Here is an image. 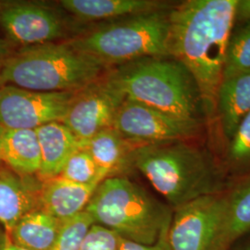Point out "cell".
Returning a JSON list of instances; mask_svg holds the SVG:
<instances>
[{"instance_id": "obj_27", "label": "cell", "mask_w": 250, "mask_h": 250, "mask_svg": "<svg viewBox=\"0 0 250 250\" xmlns=\"http://www.w3.org/2000/svg\"><path fill=\"white\" fill-rule=\"evenodd\" d=\"M234 21L246 23L250 21V0H236Z\"/></svg>"}, {"instance_id": "obj_3", "label": "cell", "mask_w": 250, "mask_h": 250, "mask_svg": "<svg viewBox=\"0 0 250 250\" xmlns=\"http://www.w3.org/2000/svg\"><path fill=\"white\" fill-rule=\"evenodd\" d=\"M125 99L185 120L206 118L197 82L170 57H149L109 69L106 74Z\"/></svg>"}, {"instance_id": "obj_18", "label": "cell", "mask_w": 250, "mask_h": 250, "mask_svg": "<svg viewBox=\"0 0 250 250\" xmlns=\"http://www.w3.org/2000/svg\"><path fill=\"white\" fill-rule=\"evenodd\" d=\"M250 112V72L223 81L217 95L216 118L228 141Z\"/></svg>"}, {"instance_id": "obj_10", "label": "cell", "mask_w": 250, "mask_h": 250, "mask_svg": "<svg viewBox=\"0 0 250 250\" xmlns=\"http://www.w3.org/2000/svg\"><path fill=\"white\" fill-rule=\"evenodd\" d=\"M0 28L9 43L25 46L54 43L68 24L52 7L34 1H0Z\"/></svg>"}, {"instance_id": "obj_2", "label": "cell", "mask_w": 250, "mask_h": 250, "mask_svg": "<svg viewBox=\"0 0 250 250\" xmlns=\"http://www.w3.org/2000/svg\"><path fill=\"white\" fill-rule=\"evenodd\" d=\"M139 170L172 209L224 193V174L213 156L189 141L141 144L132 156Z\"/></svg>"}, {"instance_id": "obj_19", "label": "cell", "mask_w": 250, "mask_h": 250, "mask_svg": "<svg viewBox=\"0 0 250 250\" xmlns=\"http://www.w3.org/2000/svg\"><path fill=\"white\" fill-rule=\"evenodd\" d=\"M227 208L213 250H229L250 231V177L226 192Z\"/></svg>"}, {"instance_id": "obj_21", "label": "cell", "mask_w": 250, "mask_h": 250, "mask_svg": "<svg viewBox=\"0 0 250 250\" xmlns=\"http://www.w3.org/2000/svg\"><path fill=\"white\" fill-rule=\"evenodd\" d=\"M250 72V21L232 32L224 63L223 81Z\"/></svg>"}, {"instance_id": "obj_23", "label": "cell", "mask_w": 250, "mask_h": 250, "mask_svg": "<svg viewBox=\"0 0 250 250\" xmlns=\"http://www.w3.org/2000/svg\"><path fill=\"white\" fill-rule=\"evenodd\" d=\"M94 224L92 216L86 210L64 221L50 250H80L87 232Z\"/></svg>"}, {"instance_id": "obj_26", "label": "cell", "mask_w": 250, "mask_h": 250, "mask_svg": "<svg viewBox=\"0 0 250 250\" xmlns=\"http://www.w3.org/2000/svg\"><path fill=\"white\" fill-rule=\"evenodd\" d=\"M118 250H170L168 242V231L164 232L154 245H143L121 237Z\"/></svg>"}, {"instance_id": "obj_32", "label": "cell", "mask_w": 250, "mask_h": 250, "mask_svg": "<svg viewBox=\"0 0 250 250\" xmlns=\"http://www.w3.org/2000/svg\"><path fill=\"white\" fill-rule=\"evenodd\" d=\"M2 65H3V60H1V59H0V73H1V69H2ZM0 86H1V84H0Z\"/></svg>"}, {"instance_id": "obj_8", "label": "cell", "mask_w": 250, "mask_h": 250, "mask_svg": "<svg viewBox=\"0 0 250 250\" xmlns=\"http://www.w3.org/2000/svg\"><path fill=\"white\" fill-rule=\"evenodd\" d=\"M203 122L171 116L139 102L125 99L112 127L125 138L139 143L189 141L203 131Z\"/></svg>"}, {"instance_id": "obj_15", "label": "cell", "mask_w": 250, "mask_h": 250, "mask_svg": "<svg viewBox=\"0 0 250 250\" xmlns=\"http://www.w3.org/2000/svg\"><path fill=\"white\" fill-rule=\"evenodd\" d=\"M97 185L83 186L60 176L42 182L40 205L62 223L85 210Z\"/></svg>"}, {"instance_id": "obj_17", "label": "cell", "mask_w": 250, "mask_h": 250, "mask_svg": "<svg viewBox=\"0 0 250 250\" xmlns=\"http://www.w3.org/2000/svg\"><path fill=\"white\" fill-rule=\"evenodd\" d=\"M141 144L125 138L113 127L100 131L89 140L82 144V147L99 165L107 177L125 168L132 167V156Z\"/></svg>"}, {"instance_id": "obj_24", "label": "cell", "mask_w": 250, "mask_h": 250, "mask_svg": "<svg viewBox=\"0 0 250 250\" xmlns=\"http://www.w3.org/2000/svg\"><path fill=\"white\" fill-rule=\"evenodd\" d=\"M228 142L227 162L233 168L250 166V112L243 119Z\"/></svg>"}, {"instance_id": "obj_5", "label": "cell", "mask_w": 250, "mask_h": 250, "mask_svg": "<svg viewBox=\"0 0 250 250\" xmlns=\"http://www.w3.org/2000/svg\"><path fill=\"white\" fill-rule=\"evenodd\" d=\"M85 210L95 224L130 241L154 245L169 230L173 209L124 176L103 180Z\"/></svg>"}, {"instance_id": "obj_22", "label": "cell", "mask_w": 250, "mask_h": 250, "mask_svg": "<svg viewBox=\"0 0 250 250\" xmlns=\"http://www.w3.org/2000/svg\"><path fill=\"white\" fill-rule=\"evenodd\" d=\"M59 176L83 186H99L103 180L107 178L89 152L83 147L70 157Z\"/></svg>"}, {"instance_id": "obj_25", "label": "cell", "mask_w": 250, "mask_h": 250, "mask_svg": "<svg viewBox=\"0 0 250 250\" xmlns=\"http://www.w3.org/2000/svg\"><path fill=\"white\" fill-rule=\"evenodd\" d=\"M121 236L99 224H94L87 232L80 250H118Z\"/></svg>"}, {"instance_id": "obj_9", "label": "cell", "mask_w": 250, "mask_h": 250, "mask_svg": "<svg viewBox=\"0 0 250 250\" xmlns=\"http://www.w3.org/2000/svg\"><path fill=\"white\" fill-rule=\"evenodd\" d=\"M77 92H38L14 85L0 86V125L36 130L62 123Z\"/></svg>"}, {"instance_id": "obj_6", "label": "cell", "mask_w": 250, "mask_h": 250, "mask_svg": "<svg viewBox=\"0 0 250 250\" xmlns=\"http://www.w3.org/2000/svg\"><path fill=\"white\" fill-rule=\"evenodd\" d=\"M170 9L104 22L68 42L108 68L144 58L170 57Z\"/></svg>"}, {"instance_id": "obj_28", "label": "cell", "mask_w": 250, "mask_h": 250, "mask_svg": "<svg viewBox=\"0 0 250 250\" xmlns=\"http://www.w3.org/2000/svg\"><path fill=\"white\" fill-rule=\"evenodd\" d=\"M11 53V44L0 35V59L4 60Z\"/></svg>"}, {"instance_id": "obj_7", "label": "cell", "mask_w": 250, "mask_h": 250, "mask_svg": "<svg viewBox=\"0 0 250 250\" xmlns=\"http://www.w3.org/2000/svg\"><path fill=\"white\" fill-rule=\"evenodd\" d=\"M227 208L226 192L199 197L173 209L170 250H213Z\"/></svg>"}, {"instance_id": "obj_1", "label": "cell", "mask_w": 250, "mask_h": 250, "mask_svg": "<svg viewBox=\"0 0 250 250\" xmlns=\"http://www.w3.org/2000/svg\"><path fill=\"white\" fill-rule=\"evenodd\" d=\"M235 5L236 0H188L169 11L170 57L193 75L209 120L216 118Z\"/></svg>"}, {"instance_id": "obj_14", "label": "cell", "mask_w": 250, "mask_h": 250, "mask_svg": "<svg viewBox=\"0 0 250 250\" xmlns=\"http://www.w3.org/2000/svg\"><path fill=\"white\" fill-rule=\"evenodd\" d=\"M36 133L41 152V168L36 177L44 182L59 176L67 161L82 145L62 123L40 126Z\"/></svg>"}, {"instance_id": "obj_30", "label": "cell", "mask_w": 250, "mask_h": 250, "mask_svg": "<svg viewBox=\"0 0 250 250\" xmlns=\"http://www.w3.org/2000/svg\"><path fill=\"white\" fill-rule=\"evenodd\" d=\"M5 250H29L25 249V248H23V247H21V246H19L17 244H15V243H13V242L11 241L10 239H8V242H7V245H6V248H5Z\"/></svg>"}, {"instance_id": "obj_20", "label": "cell", "mask_w": 250, "mask_h": 250, "mask_svg": "<svg viewBox=\"0 0 250 250\" xmlns=\"http://www.w3.org/2000/svg\"><path fill=\"white\" fill-rule=\"evenodd\" d=\"M61 226V221L39 208L23 216L8 235L13 243L27 250H50Z\"/></svg>"}, {"instance_id": "obj_16", "label": "cell", "mask_w": 250, "mask_h": 250, "mask_svg": "<svg viewBox=\"0 0 250 250\" xmlns=\"http://www.w3.org/2000/svg\"><path fill=\"white\" fill-rule=\"evenodd\" d=\"M0 162L19 174L37 176L41 168V152L36 130L0 125Z\"/></svg>"}, {"instance_id": "obj_13", "label": "cell", "mask_w": 250, "mask_h": 250, "mask_svg": "<svg viewBox=\"0 0 250 250\" xmlns=\"http://www.w3.org/2000/svg\"><path fill=\"white\" fill-rule=\"evenodd\" d=\"M59 5L67 13L84 22H108L170 9L168 3L154 0H61Z\"/></svg>"}, {"instance_id": "obj_31", "label": "cell", "mask_w": 250, "mask_h": 250, "mask_svg": "<svg viewBox=\"0 0 250 250\" xmlns=\"http://www.w3.org/2000/svg\"><path fill=\"white\" fill-rule=\"evenodd\" d=\"M235 250H250V242L247 243L246 245L239 247L238 249H236Z\"/></svg>"}, {"instance_id": "obj_4", "label": "cell", "mask_w": 250, "mask_h": 250, "mask_svg": "<svg viewBox=\"0 0 250 250\" xmlns=\"http://www.w3.org/2000/svg\"><path fill=\"white\" fill-rule=\"evenodd\" d=\"M108 68L68 41L25 46L3 60L0 84L38 92H78Z\"/></svg>"}, {"instance_id": "obj_11", "label": "cell", "mask_w": 250, "mask_h": 250, "mask_svg": "<svg viewBox=\"0 0 250 250\" xmlns=\"http://www.w3.org/2000/svg\"><path fill=\"white\" fill-rule=\"evenodd\" d=\"M125 99V95L105 75L75 94L62 124L82 145L100 131L112 127Z\"/></svg>"}, {"instance_id": "obj_12", "label": "cell", "mask_w": 250, "mask_h": 250, "mask_svg": "<svg viewBox=\"0 0 250 250\" xmlns=\"http://www.w3.org/2000/svg\"><path fill=\"white\" fill-rule=\"evenodd\" d=\"M41 187L36 176L0 168V226L8 234L23 216L41 208Z\"/></svg>"}, {"instance_id": "obj_29", "label": "cell", "mask_w": 250, "mask_h": 250, "mask_svg": "<svg viewBox=\"0 0 250 250\" xmlns=\"http://www.w3.org/2000/svg\"><path fill=\"white\" fill-rule=\"evenodd\" d=\"M8 239H9L8 233L5 232V230L1 227L0 228V250H5Z\"/></svg>"}]
</instances>
